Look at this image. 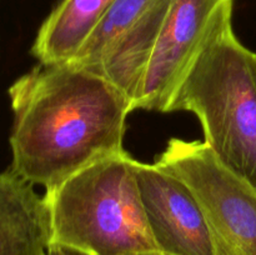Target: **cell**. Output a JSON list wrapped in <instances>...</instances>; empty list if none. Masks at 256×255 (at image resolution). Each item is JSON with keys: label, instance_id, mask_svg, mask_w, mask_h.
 I'll list each match as a JSON object with an SVG mask.
<instances>
[{"label": "cell", "instance_id": "cell-1", "mask_svg": "<svg viewBox=\"0 0 256 255\" xmlns=\"http://www.w3.org/2000/svg\"><path fill=\"white\" fill-rule=\"evenodd\" d=\"M14 122L10 169L55 186L88 165L124 152L132 102L102 75L75 62L42 64L9 89Z\"/></svg>", "mask_w": 256, "mask_h": 255}, {"label": "cell", "instance_id": "cell-2", "mask_svg": "<svg viewBox=\"0 0 256 255\" xmlns=\"http://www.w3.org/2000/svg\"><path fill=\"white\" fill-rule=\"evenodd\" d=\"M50 249L74 255H132L158 249L126 152L102 158L45 189Z\"/></svg>", "mask_w": 256, "mask_h": 255}, {"label": "cell", "instance_id": "cell-3", "mask_svg": "<svg viewBox=\"0 0 256 255\" xmlns=\"http://www.w3.org/2000/svg\"><path fill=\"white\" fill-rule=\"evenodd\" d=\"M172 112L196 115L205 144L256 190V52L240 42L232 22L185 75L168 108Z\"/></svg>", "mask_w": 256, "mask_h": 255}, {"label": "cell", "instance_id": "cell-4", "mask_svg": "<svg viewBox=\"0 0 256 255\" xmlns=\"http://www.w3.org/2000/svg\"><path fill=\"white\" fill-rule=\"evenodd\" d=\"M155 164L194 192L215 255H256V190L224 166L205 142L172 139Z\"/></svg>", "mask_w": 256, "mask_h": 255}, {"label": "cell", "instance_id": "cell-5", "mask_svg": "<svg viewBox=\"0 0 256 255\" xmlns=\"http://www.w3.org/2000/svg\"><path fill=\"white\" fill-rule=\"evenodd\" d=\"M172 0H115L70 62L106 78L135 110Z\"/></svg>", "mask_w": 256, "mask_h": 255}, {"label": "cell", "instance_id": "cell-6", "mask_svg": "<svg viewBox=\"0 0 256 255\" xmlns=\"http://www.w3.org/2000/svg\"><path fill=\"white\" fill-rule=\"evenodd\" d=\"M235 0H172L135 110L168 112L172 95L215 34L232 22Z\"/></svg>", "mask_w": 256, "mask_h": 255}, {"label": "cell", "instance_id": "cell-7", "mask_svg": "<svg viewBox=\"0 0 256 255\" xmlns=\"http://www.w3.org/2000/svg\"><path fill=\"white\" fill-rule=\"evenodd\" d=\"M148 225L158 249L170 255H215L204 212L194 192L172 172L136 162Z\"/></svg>", "mask_w": 256, "mask_h": 255}, {"label": "cell", "instance_id": "cell-8", "mask_svg": "<svg viewBox=\"0 0 256 255\" xmlns=\"http://www.w3.org/2000/svg\"><path fill=\"white\" fill-rule=\"evenodd\" d=\"M50 216L44 196L12 169L0 172V255H48Z\"/></svg>", "mask_w": 256, "mask_h": 255}, {"label": "cell", "instance_id": "cell-9", "mask_svg": "<svg viewBox=\"0 0 256 255\" xmlns=\"http://www.w3.org/2000/svg\"><path fill=\"white\" fill-rule=\"evenodd\" d=\"M115 0H62L42 22L32 52L39 62L72 60Z\"/></svg>", "mask_w": 256, "mask_h": 255}, {"label": "cell", "instance_id": "cell-10", "mask_svg": "<svg viewBox=\"0 0 256 255\" xmlns=\"http://www.w3.org/2000/svg\"><path fill=\"white\" fill-rule=\"evenodd\" d=\"M132 255H170L166 254V252H162L160 250H152V252H135V254Z\"/></svg>", "mask_w": 256, "mask_h": 255}, {"label": "cell", "instance_id": "cell-11", "mask_svg": "<svg viewBox=\"0 0 256 255\" xmlns=\"http://www.w3.org/2000/svg\"><path fill=\"white\" fill-rule=\"evenodd\" d=\"M48 255H74V254H72V252H65V250H62V249H50L49 254Z\"/></svg>", "mask_w": 256, "mask_h": 255}]
</instances>
